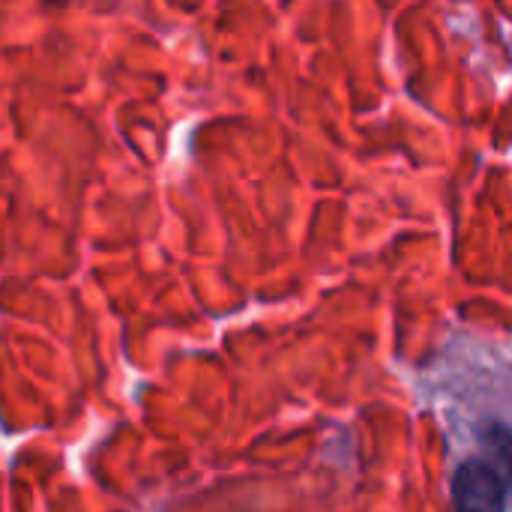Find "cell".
<instances>
[{
    "label": "cell",
    "mask_w": 512,
    "mask_h": 512,
    "mask_svg": "<svg viewBox=\"0 0 512 512\" xmlns=\"http://www.w3.org/2000/svg\"><path fill=\"white\" fill-rule=\"evenodd\" d=\"M510 489V432L504 423L489 429L486 456L468 459L453 474V504L459 510H507Z\"/></svg>",
    "instance_id": "6da1fadb"
}]
</instances>
